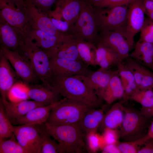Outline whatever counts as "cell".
Wrapping results in <instances>:
<instances>
[{
    "label": "cell",
    "instance_id": "obj_8",
    "mask_svg": "<svg viewBox=\"0 0 153 153\" xmlns=\"http://www.w3.org/2000/svg\"><path fill=\"white\" fill-rule=\"evenodd\" d=\"M25 11L28 17L31 28L40 30L65 40L70 35L58 29L54 25L48 15L39 10L29 0H24Z\"/></svg>",
    "mask_w": 153,
    "mask_h": 153
},
{
    "label": "cell",
    "instance_id": "obj_51",
    "mask_svg": "<svg viewBox=\"0 0 153 153\" xmlns=\"http://www.w3.org/2000/svg\"><path fill=\"white\" fill-rule=\"evenodd\" d=\"M152 0V1H153V0Z\"/></svg>",
    "mask_w": 153,
    "mask_h": 153
},
{
    "label": "cell",
    "instance_id": "obj_7",
    "mask_svg": "<svg viewBox=\"0 0 153 153\" xmlns=\"http://www.w3.org/2000/svg\"><path fill=\"white\" fill-rule=\"evenodd\" d=\"M24 48L25 57L42 84L49 85L52 77L50 58L47 54L27 39Z\"/></svg>",
    "mask_w": 153,
    "mask_h": 153
},
{
    "label": "cell",
    "instance_id": "obj_2",
    "mask_svg": "<svg viewBox=\"0 0 153 153\" xmlns=\"http://www.w3.org/2000/svg\"><path fill=\"white\" fill-rule=\"evenodd\" d=\"M44 125L46 133L58 143L60 153H80L85 150L86 135L78 124Z\"/></svg>",
    "mask_w": 153,
    "mask_h": 153
},
{
    "label": "cell",
    "instance_id": "obj_10",
    "mask_svg": "<svg viewBox=\"0 0 153 153\" xmlns=\"http://www.w3.org/2000/svg\"><path fill=\"white\" fill-rule=\"evenodd\" d=\"M127 23L124 36L131 46H134V37L140 32L144 22L145 13L142 0H135L128 6Z\"/></svg>",
    "mask_w": 153,
    "mask_h": 153
},
{
    "label": "cell",
    "instance_id": "obj_14",
    "mask_svg": "<svg viewBox=\"0 0 153 153\" xmlns=\"http://www.w3.org/2000/svg\"><path fill=\"white\" fill-rule=\"evenodd\" d=\"M26 38L0 17V45L24 56Z\"/></svg>",
    "mask_w": 153,
    "mask_h": 153
},
{
    "label": "cell",
    "instance_id": "obj_32",
    "mask_svg": "<svg viewBox=\"0 0 153 153\" xmlns=\"http://www.w3.org/2000/svg\"><path fill=\"white\" fill-rule=\"evenodd\" d=\"M14 128L7 116L3 104L0 100V141L11 137L14 134Z\"/></svg>",
    "mask_w": 153,
    "mask_h": 153
},
{
    "label": "cell",
    "instance_id": "obj_9",
    "mask_svg": "<svg viewBox=\"0 0 153 153\" xmlns=\"http://www.w3.org/2000/svg\"><path fill=\"white\" fill-rule=\"evenodd\" d=\"M0 17L26 38L31 27L25 11L8 1L0 0Z\"/></svg>",
    "mask_w": 153,
    "mask_h": 153
},
{
    "label": "cell",
    "instance_id": "obj_49",
    "mask_svg": "<svg viewBox=\"0 0 153 153\" xmlns=\"http://www.w3.org/2000/svg\"><path fill=\"white\" fill-rule=\"evenodd\" d=\"M146 136L148 140L153 139V120L149 126Z\"/></svg>",
    "mask_w": 153,
    "mask_h": 153
},
{
    "label": "cell",
    "instance_id": "obj_38",
    "mask_svg": "<svg viewBox=\"0 0 153 153\" xmlns=\"http://www.w3.org/2000/svg\"><path fill=\"white\" fill-rule=\"evenodd\" d=\"M42 136V141L41 153H60L58 143L55 140L51 139L45 131L44 134Z\"/></svg>",
    "mask_w": 153,
    "mask_h": 153
},
{
    "label": "cell",
    "instance_id": "obj_34",
    "mask_svg": "<svg viewBox=\"0 0 153 153\" xmlns=\"http://www.w3.org/2000/svg\"><path fill=\"white\" fill-rule=\"evenodd\" d=\"M148 140L145 135L135 140L119 142L117 145L121 153H138L141 146Z\"/></svg>",
    "mask_w": 153,
    "mask_h": 153
},
{
    "label": "cell",
    "instance_id": "obj_4",
    "mask_svg": "<svg viewBox=\"0 0 153 153\" xmlns=\"http://www.w3.org/2000/svg\"><path fill=\"white\" fill-rule=\"evenodd\" d=\"M66 33L75 38L82 39L90 44L96 45L99 33L93 5L82 0L81 9L78 19Z\"/></svg>",
    "mask_w": 153,
    "mask_h": 153
},
{
    "label": "cell",
    "instance_id": "obj_13",
    "mask_svg": "<svg viewBox=\"0 0 153 153\" xmlns=\"http://www.w3.org/2000/svg\"><path fill=\"white\" fill-rule=\"evenodd\" d=\"M50 58L52 76L86 75L92 71L82 61L56 57Z\"/></svg>",
    "mask_w": 153,
    "mask_h": 153
},
{
    "label": "cell",
    "instance_id": "obj_24",
    "mask_svg": "<svg viewBox=\"0 0 153 153\" xmlns=\"http://www.w3.org/2000/svg\"><path fill=\"white\" fill-rule=\"evenodd\" d=\"M129 56L153 71V43L138 41Z\"/></svg>",
    "mask_w": 153,
    "mask_h": 153
},
{
    "label": "cell",
    "instance_id": "obj_18",
    "mask_svg": "<svg viewBox=\"0 0 153 153\" xmlns=\"http://www.w3.org/2000/svg\"><path fill=\"white\" fill-rule=\"evenodd\" d=\"M53 13L60 19L62 18L71 27L76 21L81 9L82 0H56Z\"/></svg>",
    "mask_w": 153,
    "mask_h": 153
},
{
    "label": "cell",
    "instance_id": "obj_23",
    "mask_svg": "<svg viewBox=\"0 0 153 153\" xmlns=\"http://www.w3.org/2000/svg\"><path fill=\"white\" fill-rule=\"evenodd\" d=\"M104 114L103 110L91 108L84 114L78 124L86 135L90 132H96L101 126Z\"/></svg>",
    "mask_w": 153,
    "mask_h": 153
},
{
    "label": "cell",
    "instance_id": "obj_5",
    "mask_svg": "<svg viewBox=\"0 0 153 153\" xmlns=\"http://www.w3.org/2000/svg\"><path fill=\"white\" fill-rule=\"evenodd\" d=\"M94 7L99 33L104 31H116L124 35L127 26L128 6L110 8Z\"/></svg>",
    "mask_w": 153,
    "mask_h": 153
},
{
    "label": "cell",
    "instance_id": "obj_1",
    "mask_svg": "<svg viewBox=\"0 0 153 153\" xmlns=\"http://www.w3.org/2000/svg\"><path fill=\"white\" fill-rule=\"evenodd\" d=\"M49 84L64 97L81 101L94 108L101 104L102 100L78 75L53 76Z\"/></svg>",
    "mask_w": 153,
    "mask_h": 153
},
{
    "label": "cell",
    "instance_id": "obj_16",
    "mask_svg": "<svg viewBox=\"0 0 153 153\" xmlns=\"http://www.w3.org/2000/svg\"><path fill=\"white\" fill-rule=\"evenodd\" d=\"M117 71V70L113 71L110 69L100 68L96 71H92L86 75H78L101 99L102 95L111 77Z\"/></svg>",
    "mask_w": 153,
    "mask_h": 153
},
{
    "label": "cell",
    "instance_id": "obj_15",
    "mask_svg": "<svg viewBox=\"0 0 153 153\" xmlns=\"http://www.w3.org/2000/svg\"><path fill=\"white\" fill-rule=\"evenodd\" d=\"M98 43L114 51L124 61L129 56V53L133 47L129 44L122 33L116 31H104L99 32Z\"/></svg>",
    "mask_w": 153,
    "mask_h": 153
},
{
    "label": "cell",
    "instance_id": "obj_37",
    "mask_svg": "<svg viewBox=\"0 0 153 153\" xmlns=\"http://www.w3.org/2000/svg\"><path fill=\"white\" fill-rule=\"evenodd\" d=\"M86 143L88 149L91 152H95L102 148L106 145L102 135L96 132H90L86 135Z\"/></svg>",
    "mask_w": 153,
    "mask_h": 153
},
{
    "label": "cell",
    "instance_id": "obj_36",
    "mask_svg": "<svg viewBox=\"0 0 153 153\" xmlns=\"http://www.w3.org/2000/svg\"><path fill=\"white\" fill-rule=\"evenodd\" d=\"M116 66L118 74L124 90L128 87L137 84L133 74L125 65L124 61L119 63Z\"/></svg>",
    "mask_w": 153,
    "mask_h": 153
},
{
    "label": "cell",
    "instance_id": "obj_29",
    "mask_svg": "<svg viewBox=\"0 0 153 153\" xmlns=\"http://www.w3.org/2000/svg\"><path fill=\"white\" fill-rule=\"evenodd\" d=\"M79 55L81 61L88 66L96 67V46L82 39L75 37Z\"/></svg>",
    "mask_w": 153,
    "mask_h": 153
},
{
    "label": "cell",
    "instance_id": "obj_17",
    "mask_svg": "<svg viewBox=\"0 0 153 153\" xmlns=\"http://www.w3.org/2000/svg\"><path fill=\"white\" fill-rule=\"evenodd\" d=\"M21 80L8 60L0 53V100L3 103L7 101V94L11 87Z\"/></svg>",
    "mask_w": 153,
    "mask_h": 153
},
{
    "label": "cell",
    "instance_id": "obj_40",
    "mask_svg": "<svg viewBox=\"0 0 153 153\" xmlns=\"http://www.w3.org/2000/svg\"><path fill=\"white\" fill-rule=\"evenodd\" d=\"M102 135L106 145L118 144L119 143L120 137L117 129H105Z\"/></svg>",
    "mask_w": 153,
    "mask_h": 153
},
{
    "label": "cell",
    "instance_id": "obj_44",
    "mask_svg": "<svg viewBox=\"0 0 153 153\" xmlns=\"http://www.w3.org/2000/svg\"><path fill=\"white\" fill-rule=\"evenodd\" d=\"M50 18L54 25L59 30L65 32L68 31L69 27L67 22L65 21H63L61 20L53 18Z\"/></svg>",
    "mask_w": 153,
    "mask_h": 153
},
{
    "label": "cell",
    "instance_id": "obj_45",
    "mask_svg": "<svg viewBox=\"0 0 153 153\" xmlns=\"http://www.w3.org/2000/svg\"><path fill=\"white\" fill-rule=\"evenodd\" d=\"M138 153H153V139L147 141L141 148Z\"/></svg>",
    "mask_w": 153,
    "mask_h": 153
},
{
    "label": "cell",
    "instance_id": "obj_41",
    "mask_svg": "<svg viewBox=\"0 0 153 153\" xmlns=\"http://www.w3.org/2000/svg\"><path fill=\"white\" fill-rule=\"evenodd\" d=\"M135 0H103L93 5L95 7L110 8L123 5L128 6Z\"/></svg>",
    "mask_w": 153,
    "mask_h": 153
},
{
    "label": "cell",
    "instance_id": "obj_35",
    "mask_svg": "<svg viewBox=\"0 0 153 153\" xmlns=\"http://www.w3.org/2000/svg\"><path fill=\"white\" fill-rule=\"evenodd\" d=\"M140 104L142 107L149 108L153 106V90H140L130 98Z\"/></svg>",
    "mask_w": 153,
    "mask_h": 153
},
{
    "label": "cell",
    "instance_id": "obj_39",
    "mask_svg": "<svg viewBox=\"0 0 153 153\" xmlns=\"http://www.w3.org/2000/svg\"><path fill=\"white\" fill-rule=\"evenodd\" d=\"M140 32V37L139 41L153 43V21L148 18H145Z\"/></svg>",
    "mask_w": 153,
    "mask_h": 153
},
{
    "label": "cell",
    "instance_id": "obj_20",
    "mask_svg": "<svg viewBox=\"0 0 153 153\" xmlns=\"http://www.w3.org/2000/svg\"><path fill=\"white\" fill-rule=\"evenodd\" d=\"M29 99L47 105L54 103L61 99V95L55 88L42 84H28Z\"/></svg>",
    "mask_w": 153,
    "mask_h": 153
},
{
    "label": "cell",
    "instance_id": "obj_21",
    "mask_svg": "<svg viewBox=\"0 0 153 153\" xmlns=\"http://www.w3.org/2000/svg\"><path fill=\"white\" fill-rule=\"evenodd\" d=\"M3 103L7 116L9 119L13 120L22 118L30 110L35 108L47 105L34 100H28L16 102L7 101Z\"/></svg>",
    "mask_w": 153,
    "mask_h": 153
},
{
    "label": "cell",
    "instance_id": "obj_3",
    "mask_svg": "<svg viewBox=\"0 0 153 153\" xmlns=\"http://www.w3.org/2000/svg\"><path fill=\"white\" fill-rule=\"evenodd\" d=\"M91 108L93 107L81 101L64 97L55 103L45 123L50 125L78 124Z\"/></svg>",
    "mask_w": 153,
    "mask_h": 153
},
{
    "label": "cell",
    "instance_id": "obj_48",
    "mask_svg": "<svg viewBox=\"0 0 153 153\" xmlns=\"http://www.w3.org/2000/svg\"><path fill=\"white\" fill-rule=\"evenodd\" d=\"M140 110L146 117L150 118L153 117V106L149 108L142 107Z\"/></svg>",
    "mask_w": 153,
    "mask_h": 153
},
{
    "label": "cell",
    "instance_id": "obj_46",
    "mask_svg": "<svg viewBox=\"0 0 153 153\" xmlns=\"http://www.w3.org/2000/svg\"><path fill=\"white\" fill-rule=\"evenodd\" d=\"M118 144L106 145L101 150L103 153H121Z\"/></svg>",
    "mask_w": 153,
    "mask_h": 153
},
{
    "label": "cell",
    "instance_id": "obj_25",
    "mask_svg": "<svg viewBox=\"0 0 153 153\" xmlns=\"http://www.w3.org/2000/svg\"><path fill=\"white\" fill-rule=\"evenodd\" d=\"M96 61L97 66L104 69H109L124 60L116 53L99 43L96 46Z\"/></svg>",
    "mask_w": 153,
    "mask_h": 153
},
{
    "label": "cell",
    "instance_id": "obj_42",
    "mask_svg": "<svg viewBox=\"0 0 153 153\" xmlns=\"http://www.w3.org/2000/svg\"><path fill=\"white\" fill-rule=\"evenodd\" d=\"M39 10L48 15L51 11L50 8L56 0H29Z\"/></svg>",
    "mask_w": 153,
    "mask_h": 153
},
{
    "label": "cell",
    "instance_id": "obj_28",
    "mask_svg": "<svg viewBox=\"0 0 153 153\" xmlns=\"http://www.w3.org/2000/svg\"><path fill=\"white\" fill-rule=\"evenodd\" d=\"M124 92V89L117 71L111 77L101 99L107 104H110L118 99H122Z\"/></svg>",
    "mask_w": 153,
    "mask_h": 153
},
{
    "label": "cell",
    "instance_id": "obj_26",
    "mask_svg": "<svg viewBox=\"0 0 153 153\" xmlns=\"http://www.w3.org/2000/svg\"><path fill=\"white\" fill-rule=\"evenodd\" d=\"M124 114V106L122 103H116L105 114L100 127L103 130L106 128L117 129L122 124Z\"/></svg>",
    "mask_w": 153,
    "mask_h": 153
},
{
    "label": "cell",
    "instance_id": "obj_6",
    "mask_svg": "<svg viewBox=\"0 0 153 153\" xmlns=\"http://www.w3.org/2000/svg\"><path fill=\"white\" fill-rule=\"evenodd\" d=\"M124 116L119 130L120 138L125 141L135 140L145 136L150 125V118L142 112L131 107L124 106Z\"/></svg>",
    "mask_w": 153,
    "mask_h": 153
},
{
    "label": "cell",
    "instance_id": "obj_50",
    "mask_svg": "<svg viewBox=\"0 0 153 153\" xmlns=\"http://www.w3.org/2000/svg\"><path fill=\"white\" fill-rule=\"evenodd\" d=\"M85 1H86L89 3L93 5L95 3L101 1L103 0H82Z\"/></svg>",
    "mask_w": 153,
    "mask_h": 153
},
{
    "label": "cell",
    "instance_id": "obj_43",
    "mask_svg": "<svg viewBox=\"0 0 153 153\" xmlns=\"http://www.w3.org/2000/svg\"><path fill=\"white\" fill-rule=\"evenodd\" d=\"M145 14L148 18L153 21V1L151 0H142Z\"/></svg>",
    "mask_w": 153,
    "mask_h": 153
},
{
    "label": "cell",
    "instance_id": "obj_19",
    "mask_svg": "<svg viewBox=\"0 0 153 153\" xmlns=\"http://www.w3.org/2000/svg\"><path fill=\"white\" fill-rule=\"evenodd\" d=\"M26 39L46 52L49 56L65 40L43 31L32 28L30 30Z\"/></svg>",
    "mask_w": 153,
    "mask_h": 153
},
{
    "label": "cell",
    "instance_id": "obj_27",
    "mask_svg": "<svg viewBox=\"0 0 153 153\" xmlns=\"http://www.w3.org/2000/svg\"><path fill=\"white\" fill-rule=\"evenodd\" d=\"M49 57L82 61L79 55L76 39L72 35L61 42Z\"/></svg>",
    "mask_w": 153,
    "mask_h": 153
},
{
    "label": "cell",
    "instance_id": "obj_22",
    "mask_svg": "<svg viewBox=\"0 0 153 153\" xmlns=\"http://www.w3.org/2000/svg\"><path fill=\"white\" fill-rule=\"evenodd\" d=\"M40 106L31 110L22 118L14 120L18 124L41 125L47 120L55 103Z\"/></svg>",
    "mask_w": 153,
    "mask_h": 153
},
{
    "label": "cell",
    "instance_id": "obj_47",
    "mask_svg": "<svg viewBox=\"0 0 153 153\" xmlns=\"http://www.w3.org/2000/svg\"><path fill=\"white\" fill-rule=\"evenodd\" d=\"M9 1L15 5L16 7L25 11L26 5L24 0H6Z\"/></svg>",
    "mask_w": 153,
    "mask_h": 153
},
{
    "label": "cell",
    "instance_id": "obj_12",
    "mask_svg": "<svg viewBox=\"0 0 153 153\" xmlns=\"http://www.w3.org/2000/svg\"><path fill=\"white\" fill-rule=\"evenodd\" d=\"M0 53L8 60L22 81L27 84H37L39 80L25 57L1 45Z\"/></svg>",
    "mask_w": 153,
    "mask_h": 153
},
{
    "label": "cell",
    "instance_id": "obj_11",
    "mask_svg": "<svg viewBox=\"0 0 153 153\" xmlns=\"http://www.w3.org/2000/svg\"><path fill=\"white\" fill-rule=\"evenodd\" d=\"M35 126L24 124L14 126V134L28 153H41L42 136Z\"/></svg>",
    "mask_w": 153,
    "mask_h": 153
},
{
    "label": "cell",
    "instance_id": "obj_31",
    "mask_svg": "<svg viewBox=\"0 0 153 153\" xmlns=\"http://www.w3.org/2000/svg\"><path fill=\"white\" fill-rule=\"evenodd\" d=\"M28 84L20 80L16 82L8 91L7 98L10 101L18 102L29 99Z\"/></svg>",
    "mask_w": 153,
    "mask_h": 153
},
{
    "label": "cell",
    "instance_id": "obj_33",
    "mask_svg": "<svg viewBox=\"0 0 153 153\" xmlns=\"http://www.w3.org/2000/svg\"><path fill=\"white\" fill-rule=\"evenodd\" d=\"M0 153H28L17 140L14 134L10 139L0 141Z\"/></svg>",
    "mask_w": 153,
    "mask_h": 153
},
{
    "label": "cell",
    "instance_id": "obj_30",
    "mask_svg": "<svg viewBox=\"0 0 153 153\" xmlns=\"http://www.w3.org/2000/svg\"><path fill=\"white\" fill-rule=\"evenodd\" d=\"M124 62L133 74L136 83L139 88L141 83L147 78L151 71L129 56Z\"/></svg>",
    "mask_w": 153,
    "mask_h": 153
}]
</instances>
